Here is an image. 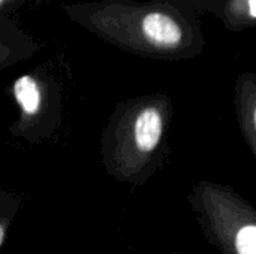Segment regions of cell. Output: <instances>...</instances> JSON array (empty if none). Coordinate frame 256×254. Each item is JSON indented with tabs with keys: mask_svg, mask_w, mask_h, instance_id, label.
<instances>
[{
	"mask_svg": "<svg viewBox=\"0 0 256 254\" xmlns=\"http://www.w3.org/2000/svg\"><path fill=\"white\" fill-rule=\"evenodd\" d=\"M63 13L98 39L156 61H188L204 51L201 15L176 0H86Z\"/></svg>",
	"mask_w": 256,
	"mask_h": 254,
	"instance_id": "1",
	"label": "cell"
},
{
	"mask_svg": "<svg viewBox=\"0 0 256 254\" xmlns=\"http://www.w3.org/2000/svg\"><path fill=\"white\" fill-rule=\"evenodd\" d=\"M174 100L166 93L134 96L117 103L100 133L102 156L123 172L152 166L166 150Z\"/></svg>",
	"mask_w": 256,
	"mask_h": 254,
	"instance_id": "2",
	"label": "cell"
},
{
	"mask_svg": "<svg viewBox=\"0 0 256 254\" xmlns=\"http://www.w3.org/2000/svg\"><path fill=\"white\" fill-rule=\"evenodd\" d=\"M16 117L9 126L15 139L40 144L57 139L64 121V73L52 60L16 76L10 84Z\"/></svg>",
	"mask_w": 256,
	"mask_h": 254,
	"instance_id": "3",
	"label": "cell"
},
{
	"mask_svg": "<svg viewBox=\"0 0 256 254\" xmlns=\"http://www.w3.org/2000/svg\"><path fill=\"white\" fill-rule=\"evenodd\" d=\"M40 43L12 15H0V72L32 58Z\"/></svg>",
	"mask_w": 256,
	"mask_h": 254,
	"instance_id": "4",
	"label": "cell"
},
{
	"mask_svg": "<svg viewBox=\"0 0 256 254\" xmlns=\"http://www.w3.org/2000/svg\"><path fill=\"white\" fill-rule=\"evenodd\" d=\"M234 106L238 129L246 145L256 156V73L246 70L236 78Z\"/></svg>",
	"mask_w": 256,
	"mask_h": 254,
	"instance_id": "5",
	"label": "cell"
},
{
	"mask_svg": "<svg viewBox=\"0 0 256 254\" xmlns=\"http://www.w3.org/2000/svg\"><path fill=\"white\" fill-rule=\"evenodd\" d=\"M230 31H244L256 25V0H222L216 16Z\"/></svg>",
	"mask_w": 256,
	"mask_h": 254,
	"instance_id": "6",
	"label": "cell"
},
{
	"mask_svg": "<svg viewBox=\"0 0 256 254\" xmlns=\"http://www.w3.org/2000/svg\"><path fill=\"white\" fill-rule=\"evenodd\" d=\"M236 247L238 254H256V228L254 225L240 229L237 234Z\"/></svg>",
	"mask_w": 256,
	"mask_h": 254,
	"instance_id": "7",
	"label": "cell"
},
{
	"mask_svg": "<svg viewBox=\"0 0 256 254\" xmlns=\"http://www.w3.org/2000/svg\"><path fill=\"white\" fill-rule=\"evenodd\" d=\"M180 1L186 6H189L190 9H194L198 15H213L218 16L219 9H220V3L222 0H176Z\"/></svg>",
	"mask_w": 256,
	"mask_h": 254,
	"instance_id": "8",
	"label": "cell"
},
{
	"mask_svg": "<svg viewBox=\"0 0 256 254\" xmlns=\"http://www.w3.org/2000/svg\"><path fill=\"white\" fill-rule=\"evenodd\" d=\"M46 0H0V15L6 13L10 15L12 12L18 10L20 7L28 6V4H39L45 3Z\"/></svg>",
	"mask_w": 256,
	"mask_h": 254,
	"instance_id": "9",
	"label": "cell"
},
{
	"mask_svg": "<svg viewBox=\"0 0 256 254\" xmlns=\"http://www.w3.org/2000/svg\"><path fill=\"white\" fill-rule=\"evenodd\" d=\"M3 238H4V232H3V228L0 226V244H2V241H3Z\"/></svg>",
	"mask_w": 256,
	"mask_h": 254,
	"instance_id": "10",
	"label": "cell"
}]
</instances>
